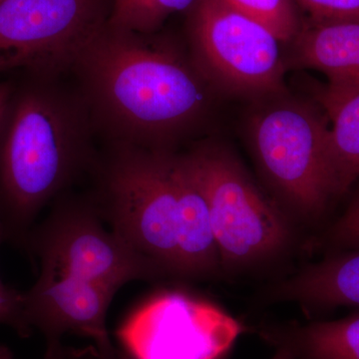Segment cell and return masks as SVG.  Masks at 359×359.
I'll return each instance as SVG.
<instances>
[{"instance_id":"cb8c5ba5","label":"cell","mask_w":359,"mask_h":359,"mask_svg":"<svg viewBox=\"0 0 359 359\" xmlns=\"http://www.w3.org/2000/svg\"><path fill=\"white\" fill-rule=\"evenodd\" d=\"M0 359H16L13 351L4 344H0Z\"/></svg>"},{"instance_id":"7402d4cb","label":"cell","mask_w":359,"mask_h":359,"mask_svg":"<svg viewBox=\"0 0 359 359\" xmlns=\"http://www.w3.org/2000/svg\"><path fill=\"white\" fill-rule=\"evenodd\" d=\"M271 359H294V354L290 349L285 348L283 346H278V351Z\"/></svg>"},{"instance_id":"603a6c76","label":"cell","mask_w":359,"mask_h":359,"mask_svg":"<svg viewBox=\"0 0 359 359\" xmlns=\"http://www.w3.org/2000/svg\"><path fill=\"white\" fill-rule=\"evenodd\" d=\"M95 359H130L128 356L124 353H121L120 351H116V353L111 356H104L102 354L99 353L97 349L96 358Z\"/></svg>"},{"instance_id":"277c9868","label":"cell","mask_w":359,"mask_h":359,"mask_svg":"<svg viewBox=\"0 0 359 359\" xmlns=\"http://www.w3.org/2000/svg\"><path fill=\"white\" fill-rule=\"evenodd\" d=\"M250 145L276 192L297 215L316 219L337 198L330 125L308 103L276 99L250 117Z\"/></svg>"},{"instance_id":"5b68a950","label":"cell","mask_w":359,"mask_h":359,"mask_svg":"<svg viewBox=\"0 0 359 359\" xmlns=\"http://www.w3.org/2000/svg\"><path fill=\"white\" fill-rule=\"evenodd\" d=\"M185 156L207 200L222 269L250 268L285 252L292 240L287 218L230 150L205 143Z\"/></svg>"},{"instance_id":"9c48e42d","label":"cell","mask_w":359,"mask_h":359,"mask_svg":"<svg viewBox=\"0 0 359 359\" xmlns=\"http://www.w3.org/2000/svg\"><path fill=\"white\" fill-rule=\"evenodd\" d=\"M242 330L215 304L164 292L132 311L116 334L130 359H223Z\"/></svg>"},{"instance_id":"2e32d148","label":"cell","mask_w":359,"mask_h":359,"mask_svg":"<svg viewBox=\"0 0 359 359\" xmlns=\"http://www.w3.org/2000/svg\"><path fill=\"white\" fill-rule=\"evenodd\" d=\"M269 28L280 42L294 40L302 20L294 0H224Z\"/></svg>"},{"instance_id":"8992f818","label":"cell","mask_w":359,"mask_h":359,"mask_svg":"<svg viewBox=\"0 0 359 359\" xmlns=\"http://www.w3.org/2000/svg\"><path fill=\"white\" fill-rule=\"evenodd\" d=\"M191 57L210 84L273 98L285 92L280 40L224 0H196L188 11Z\"/></svg>"},{"instance_id":"6da1fadb","label":"cell","mask_w":359,"mask_h":359,"mask_svg":"<svg viewBox=\"0 0 359 359\" xmlns=\"http://www.w3.org/2000/svg\"><path fill=\"white\" fill-rule=\"evenodd\" d=\"M155 34L107 23L71 71L106 143L174 150L207 113L209 82L192 57Z\"/></svg>"},{"instance_id":"4fadbf2b","label":"cell","mask_w":359,"mask_h":359,"mask_svg":"<svg viewBox=\"0 0 359 359\" xmlns=\"http://www.w3.org/2000/svg\"><path fill=\"white\" fill-rule=\"evenodd\" d=\"M318 101L330 125V164L337 198L359 179V88L332 91L323 87Z\"/></svg>"},{"instance_id":"d6986e66","label":"cell","mask_w":359,"mask_h":359,"mask_svg":"<svg viewBox=\"0 0 359 359\" xmlns=\"http://www.w3.org/2000/svg\"><path fill=\"white\" fill-rule=\"evenodd\" d=\"M308 14L309 20L316 21H359V0H294Z\"/></svg>"},{"instance_id":"8fae6325","label":"cell","mask_w":359,"mask_h":359,"mask_svg":"<svg viewBox=\"0 0 359 359\" xmlns=\"http://www.w3.org/2000/svg\"><path fill=\"white\" fill-rule=\"evenodd\" d=\"M294 61L327 76L325 89L359 88V21L306 18L294 40Z\"/></svg>"},{"instance_id":"d4e9b609","label":"cell","mask_w":359,"mask_h":359,"mask_svg":"<svg viewBox=\"0 0 359 359\" xmlns=\"http://www.w3.org/2000/svg\"><path fill=\"white\" fill-rule=\"evenodd\" d=\"M0 1H1V0H0Z\"/></svg>"},{"instance_id":"e0dca14e","label":"cell","mask_w":359,"mask_h":359,"mask_svg":"<svg viewBox=\"0 0 359 359\" xmlns=\"http://www.w3.org/2000/svg\"><path fill=\"white\" fill-rule=\"evenodd\" d=\"M323 243L330 252L359 250V190L344 214L328 228Z\"/></svg>"},{"instance_id":"30bf717a","label":"cell","mask_w":359,"mask_h":359,"mask_svg":"<svg viewBox=\"0 0 359 359\" xmlns=\"http://www.w3.org/2000/svg\"><path fill=\"white\" fill-rule=\"evenodd\" d=\"M116 292L65 273L41 271L32 289L25 292L28 325L39 330L47 342L74 334L93 340L99 353L111 356L106 316Z\"/></svg>"},{"instance_id":"44dd1931","label":"cell","mask_w":359,"mask_h":359,"mask_svg":"<svg viewBox=\"0 0 359 359\" xmlns=\"http://www.w3.org/2000/svg\"><path fill=\"white\" fill-rule=\"evenodd\" d=\"M13 89V82H0V122H1L2 116H4V111H6L7 102H8Z\"/></svg>"},{"instance_id":"ffe728a7","label":"cell","mask_w":359,"mask_h":359,"mask_svg":"<svg viewBox=\"0 0 359 359\" xmlns=\"http://www.w3.org/2000/svg\"><path fill=\"white\" fill-rule=\"evenodd\" d=\"M97 348L89 346L83 349L65 347L60 340L47 342L46 353L43 359H95Z\"/></svg>"},{"instance_id":"ac0fdd59","label":"cell","mask_w":359,"mask_h":359,"mask_svg":"<svg viewBox=\"0 0 359 359\" xmlns=\"http://www.w3.org/2000/svg\"><path fill=\"white\" fill-rule=\"evenodd\" d=\"M6 242L0 222V245ZM0 325L13 328L21 337H28L32 328L28 325L25 311V292L8 287L0 278Z\"/></svg>"},{"instance_id":"ba28073f","label":"cell","mask_w":359,"mask_h":359,"mask_svg":"<svg viewBox=\"0 0 359 359\" xmlns=\"http://www.w3.org/2000/svg\"><path fill=\"white\" fill-rule=\"evenodd\" d=\"M111 9L112 0H1L0 73H71Z\"/></svg>"},{"instance_id":"52a82bcc","label":"cell","mask_w":359,"mask_h":359,"mask_svg":"<svg viewBox=\"0 0 359 359\" xmlns=\"http://www.w3.org/2000/svg\"><path fill=\"white\" fill-rule=\"evenodd\" d=\"M26 250L39 257L41 271L74 276L116 294L134 280L165 276L105 228L88 196L59 197L43 223L33 228Z\"/></svg>"},{"instance_id":"9a60e30c","label":"cell","mask_w":359,"mask_h":359,"mask_svg":"<svg viewBox=\"0 0 359 359\" xmlns=\"http://www.w3.org/2000/svg\"><path fill=\"white\" fill-rule=\"evenodd\" d=\"M196 0H112L110 25L128 32L153 34L175 13L188 11Z\"/></svg>"},{"instance_id":"5bb4252c","label":"cell","mask_w":359,"mask_h":359,"mask_svg":"<svg viewBox=\"0 0 359 359\" xmlns=\"http://www.w3.org/2000/svg\"><path fill=\"white\" fill-rule=\"evenodd\" d=\"M264 337L294 359H359V313L308 325L266 328Z\"/></svg>"},{"instance_id":"7c38bea8","label":"cell","mask_w":359,"mask_h":359,"mask_svg":"<svg viewBox=\"0 0 359 359\" xmlns=\"http://www.w3.org/2000/svg\"><path fill=\"white\" fill-rule=\"evenodd\" d=\"M271 295L309 309L359 306V250L330 252L276 285Z\"/></svg>"},{"instance_id":"3957f363","label":"cell","mask_w":359,"mask_h":359,"mask_svg":"<svg viewBox=\"0 0 359 359\" xmlns=\"http://www.w3.org/2000/svg\"><path fill=\"white\" fill-rule=\"evenodd\" d=\"M25 75L13 83L0 122V222L6 242L26 250L39 212L89 176L99 152L77 87Z\"/></svg>"},{"instance_id":"7a4b0ae2","label":"cell","mask_w":359,"mask_h":359,"mask_svg":"<svg viewBox=\"0 0 359 359\" xmlns=\"http://www.w3.org/2000/svg\"><path fill=\"white\" fill-rule=\"evenodd\" d=\"M89 176L87 196L104 223L163 275L221 269L207 200L185 154L107 143Z\"/></svg>"}]
</instances>
